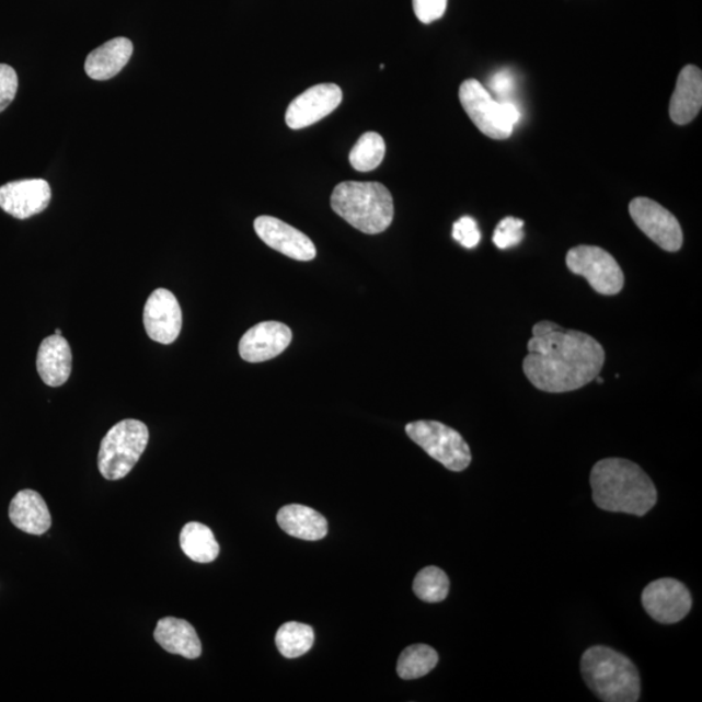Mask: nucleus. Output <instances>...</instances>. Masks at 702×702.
Instances as JSON below:
<instances>
[{
    "instance_id": "f257e3e1",
    "label": "nucleus",
    "mask_w": 702,
    "mask_h": 702,
    "mask_svg": "<svg viewBox=\"0 0 702 702\" xmlns=\"http://www.w3.org/2000/svg\"><path fill=\"white\" fill-rule=\"evenodd\" d=\"M527 347L525 375L542 392L578 391L599 377L605 365V350L596 338L549 321L533 325Z\"/></svg>"
},
{
    "instance_id": "f03ea898",
    "label": "nucleus",
    "mask_w": 702,
    "mask_h": 702,
    "mask_svg": "<svg viewBox=\"0 0 702 702\" xmlns=\"http://www.w3.org/2000/svg\"><path fill=\"white\" fill-rule=\"evenodd\" d=\"M594 502L600 509L644 517L657 504V490L641 465L605 458L590 471Z\"/></svg>"
},
{
    "instance_id": "7ed1b4c3",
    "label": "nucleus",
    "mask_w": 702,
    "mask_h": 702,
    "mask_svg": "<svg viewBox=\"0 0 702 702\" xmlns=\"http://www.w3.org/2000/svg\"><path fill=\"white\" fill-rule=\"evenodd\" d=\"M584 682L605 702H636L641 698V674L622 653L596 645L583 653Z\"/></svg>"
},
{
    "instance_id": "20e7f679",
    "label": "nucleus",
    "mask_w": 702,
    "mask_h": 702,
    "mask_svg": "<svg viewBox=\"0 0 702 702\" xmlns=\"http://www.w3.org/2000/svg\"><path fill=\"white\" fill-rule=\"evenodd\" d=\"M331 206L338 217L366 234L387 231L394 218L392 194L380 183L345 181L333 191Z\"/></svg>"
},
{
    "instance_id": "39448f33",
    "label": "nucleus",
    "mask_w": 702,
    "mask_h": 702,
    "mask_svg": "<svg viewBox=\"0 0 702 702\" xmlns=\"http://www.w3.org/2000/svg\"><path fill=\"white\" fill-rule=\"evenodd\" d=\"M149 442V429L136 419H125L111 428L101 444L99 469L107 481L127 476Z\"/></svg>"
},
{
    "instance_id": "423d86ee",
    "label": "nucleus",
    "mask_w": 702,
    "mask_h": 702,
    "mask_svg": "<svg viewBox=\"0 0 702 702\" xmlns=\"http://www.w3.org/2000/svg\"><path fill=\"white\" fill-rule=\"evenodd\" d=\"M460 101L465 114L476 128L493 140H506L520 119L519 110L511 102H496L488 90L474 79L460 88Z\"/></svg>"
},
{
    "instance_id": "0eeeda50",
    "label": "nucleus",
    "mask_w": 702,
    "mask_h": 702,
    "mask_svg": "<svg viewBox=\"0 0 702 702\" xmlns=\"http://www.w3.org/2000/svg\"><path fill=\"white\" fill-rule=\"evenodd\" d=\"M406 434L426 453L440 462L445 469L461 472L472 461L469 444L460 433L435 421L408 423Z\"/></svg>"
},
{
    "instance_id": "6e6552de",
    "label": "nucleus",
    "mask_w": 702,
    "mask_h": 702,
    "mask_svg": "<svg viewBox=\"0 0 702 702\" xmlns=\"http://www.w3.org/2000/svg\"><path fill=\"white\" fill-rule=\"evenodd\" d=\"M567 268L583 276L597 294L615 296L624 287L623 271L614 256L599 246H575L566 255Z\"/></svg>"
},
{
    "instance_id": "1a4fd4ad",
    "label": "nucleus",
    "mask_w": 702,
    "mask_h": 702,
    "mask_svg": "<svg viewBox=\"0 0 702 702\" xmlns=\"http://www.w3.org/2000/svg\"><path fill=\"white\" fill-rule=\"evenodd\" d=\"M630 215L638 229L666 252L676 253L682 248V227L677 218L656 200L645 197L631 200Z\"/></svg>"
},
{
    "instance_id": "9d476101",
    "label": "nucleus",
    "mask_w": 702,
    "mask_h": 702,
    "mask_svg": "<svg viewBox=\"0 0 702 702\" xmlns=\"http://www.w3.org/2000/svg\"><path fill=\"white\" fill-rule=\"evenodd\" d=\"M642 603L653 620L663 624L683 621L692 609V596L683 583L664 578L645 587Z\"/></svg>"
},
{
    "instance_id": "9b49d317",
    "label": "nucleus",
    "mask_w": 702,
    "mask_h": 702,
    "mask_svg": "<svg viewBox=\"0 0 702 702\" xmlns=\"http://www.w3.org/2000/svg\"><path fill=\"white\" fill-rule=\"evenodd\" d=\"M343 102V92L335 83H319L306 90L289 104L285 123L290 129H303L324 119Z\"/></svg>"
},
{
    "instance_id": "f8f14e48",
    "label": "nucleus",
    "mask_w": 702,
    "mask_h": 702,
    "mask_svg": "<svg viewBox=\"0 0 702 702\" xmlns=\"http://www.w3.org/2000/svg\"><path fill=\"white\" fill-rule=\"evenodd\" d=\"M143 325L152 342L163 345L176 342L183 326V311L172 291L163 288L152 291L145 304Z\"/></svg>"
},
{
    "instance_id": "ddd939ff",
    "label": "nucleus",
    "mask_w": 702,
    "mask_h": 702,
    "mask_svg": "<svg viewBox=\"0 0 702 702\" xmlns=\"http://www.w3.org/2000/svg\"><path fill=\"white\" fill-rule=\"evenodd\" d=\"M51 200V187L42 179L12 181L0 187V208L16 219H30L45 211Z\"/></svg>"
},
{
    "instance_id": "4468645a",
    "label": "nucleus",
    "mask_w": 702,
    "mask_h": 702,
    "mask_svg": "<svg viewBox=\"0 0 702 702\" xmlns=\"http://www.w3.org/2000/svg\"><path fill=\"white\" fill-rule=\"evenodd\" d=\"M258 238L271 249L276 250L288 258L310 262L317 256V248L308 235L273 217H260L254 221Z\"/></svg>"
},
{
    "instance_id": "2eb2a0df",
    "label": "nucleus",
    "mask_w": 702,
    "mask_h": 702,
    "mask_svg": "<svg viewBox=\"0 0 702 702\" xmlns=\"http://www.w3.org/2000/svg\"><path fill=\"white\" fill-rule=\"evenodd\" d=\"M291 331L279 322H263L250 329L242 336L239 350L243 360L249 364H261L274 359L287 349L291 343Z\"/></svg>"
},
{
    "instance_id": "dca6fc26",
    "label": "nucleus",
    "mask_w": 702,
    "mask_h": 702,
    "mask_svg": "<svg viewBox=\"0 0 702 702\" xmlns=\"http://www.w3.org/2000/svg\"><path fill=\"white\" fill-rule=\"evenodd\" d=\"M702 107V73L697 66H686L679 73L670 101V117L678 125L690 124Z\"/></svg>"
},
{
    "instance_id": "f3484780",
    "label": "nucleus",
    "mask_w": 702,
    "mask_h": 702,
    "mask_svg": "<svg viewBox=\"0 0 702 702\" xmlns=\"http://www.w3.org/2000/svg\"><path fill=\"white\" fill-rule=\"evenodd\" d=\"M37 370L48 387H60L68 381L72 372V352L65 337L54 335L42 342Z\"/></svg>"
},
{
    "instance_id": "a211bd4d",
    "label": "nucleus",
    "mask_w": 702,
    "mask_h": 702,
    "mask_svg": "<svg viewBox=\"0 0 702 702\" xmlns=\"http://www.w3.org/2000/svg\"><path fill=\"white\" fill-rule=\"evenodd\" d=\"M9 516L13 526L30 534H44L51 528V514L38 492L24 490L13 497Z\"/></svg>"
},
{
    "instance_id": "6ab92c4d",
    "label": "nucleus",
    "mask_w": 702,
    "mask_h": 702,
    "mask_svg": "<svg viewBox=\"0 0 702 702\" xmlns=\"http://www.w3.org/2000/svg\"><path fill=\"white\" fill-rule=\"evenodd\" d=\"M134 54V44L130 39L117 37L95 48L88 55L85 72L90 79L106 81L115 78L128 65Z\"/></svg>"
},
{
    "instance_id": "aec40b11",
    "label": "nucleus",
    "mask_w": 702,
    "mask_h": 702,
    "mask_svg": "<svg viewBox=\"0 0 702 702\" xmlns=\"http://www.w3.org/2000/svg\"><path fill=\"white\" fill-rule=\"evenodd\" d=\"M156 642L172 655L196 659L202 655V643L189 622L166 617L159 621L154 631Z\"/></svg>"
},
{
    "instance_id": "412c9836",
    "label": "nucleus",
    "mask_w": 702,
    "mask_h": 702,
    "mask_svg": "<svg viewBox=\"0 0 702 702\" xmlns=\"http://www.w3.org/2000/svg\"><path fill=\"white\" fill-rule=\"evenodd\" d=\"M277 523L289 537L306 541L322 540L329 533V522L311 507L303 505H287L277 513Z\"/></svg>"
},
{
    "instance_id": "4be33fe9",
    "label": "nucleus",
    "mask_w": 702,
    "mask_h": 702,
    "mask_svg": "<svg viewBox=\"0 0 702 702\" xmlns=\"http://www.w3.org/2000/svg\"><path fill=\"white\" fill-rule=\"evenodd\" d=\"M180 546L194 562L210 563L219 557L220 546L214 532L198 522L187 523L180 533Z\"/></svg>"
},
{
    "instance_id": "5701e85b",
    "label": "nucleus",
    "mask_w": 702,
    "mask_h": 702,
    "mask_svg": "<svg viewBox=\"0 0 702 702\" xmlns=\"http://www.w3.org/2000/svg\"><path fill=\"white\" fill-rule=\"evenodd\" d=\"M439 664V655L426 644L407 646L401 653L398 663V674L403 680H413L426 677Z\"/></svg>"
},
{
    "instance_id": "b1692460",
    "label": "nucleus",
    "mask_w": 702,
    "mask_h": 702,
    "mask_svg": "<svg viewBox=\"0 0 702 702\" xmlns=\"http://www.w3.org/2000/svg\"><path fill=\"white\" fill-rule=\"evenodd\" d=\"M314 630L309 624L284 623L276 634V646L285 658H298L314 645Z\"/></svg>"
},
{
    "instance_id": "393cba45",
    "label": "nucleus",
    "mask_w": 702,
    "mask_h": 702,
    "mask_svg": "<svg viewBox=\"0 0 702 702\" xmlns=\"http://www.w3.org/2000/svg\"><path fill=\"white\" fill-rule=\"evenodd\" d=\"M385 141L377 131H367L350 151L349 161L354 170L370 172L384 161Z\"/></svg>"
},
{
    "instance_id": "a878e982",
    "label": "nucleus",
    "mask_w": 702,
    "mask_h": 702,
    "mask_svg": "<svg viewBox=\"0 0 702 702\" xmlns=\"http://www.w3.org/2000/svg\"><path fill=\"white\" fill-rule=\"evenodd\" d=\"M450 582L440 567L421 569L413 584L414 594L424 602L437 603L447 599Z\"/></svg>"
},
{
    "instance_id": "bb28decb",
    "label": "nucleus",
    "mask_w": 702,
    "mask_h": 702,
    "mask_svg": "<svg viewBox=\"0 0 702 702\" xmlns=\"http://www.w3.org/2000/svg\"><path fill=\"white\" fill-rule=\"evenodd\" d=\"M525 221L507 217L498 222L493 242L498 249L506 250L519 245L525 239Z\"/></svg>"
},
{
    "instance_id": "cd10ccee",
    "label": "nucleus",
    "mask_w": 702,
    "mask_h": 702,
    "mask_svg": "<svg viewBox=\"0 0 702 702\" xmlns=\"http://www.w3.org/2000/svg\"><path fill=\"white\" fill-rule=\"evenodd\" d=\"M453 239L460 242L465 249H474L482 240L481 231H479L477 222L471 217H463L454 222Z\"/></svg>"
},
{
    "instance_id": "c85d7f7f",
    "label": "nucleus",
    "mask_w": 702,
    "mask_h": 702,
    "mask_svg": "<svg viewBox=\"0 0 702 702\" xmlns=\"http://www.w3.org/2000/svg\"><path fill=\"white\" fill-rule=\"evenodd\" d=\"M18 88L19 79L15 69L0 65V113H3L15 100Z\"/></svg>"
},
{
    "instance_id": "c756f323",
    "label": "nucleus",
    "mask_w": 702,
    "mask_h": 702,
    "mask_svg": "<svg viewBox=\"0 0 702 702\" xmlns=\"http://www.w3.org/2000/svg\"><path fill=\"white\" fill-rule=\"evenodd\" d=\"M416 18L423 24H430L444 16L448 0H413Z\"/></svg>"
},
{
    "instance_id": "7c9ffc66",
    "label": "nucleus",
    "mask_w": 702,
    "mask_h": 702,
    "mask_svg": "<svg viewBox=\"0 0 702 702\" xmlns=\"http://www.w3.org/2000/svg\"><path fill=\"white\" fill-rule=\"evenodd\" d=\"M491 88L495 90L497 94H509L513 89L511 74L507 71L497 72L491 80Z\"/></svg>"
},
{
    "instance_id": "2f4dec72",
    "label": "nucleus",
    "mask_w": 702,
    "mask_h": 702,
    "mask_svg": "<svg viewBox=\"0 0 702 702\" xmlns=\"http://www.w3.org/2000/svg\"><path fill=\"white\" fill-rule=\"evenodd\" d=\"M55 335L61 336V331L60 330L55 331Z\"/></svg>"
}]
</instances>
